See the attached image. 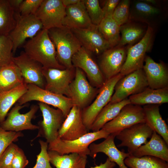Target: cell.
<instances>
[{"label": "cell", "instance_id": "cell-15", "mask_svg": "<svg viewBox=\"0 0 168 168\" xmlns=\"http://www.w3.org/2000/svg\"><path fill=\"white\" fill-rule=\"evenodd\" d=\"M65 12L61 0H43L35 15L41 22L43 29L48 30L63 26Z\"/></svg>", "mask_w": 168, "mask_h": 168}, {"label": "cell", "instance_id": "cell-37", "mask_svg": "<svg viewBox=\"0 0 168 168\" xmlns=\"http://www.w3.org/2000/svg\"><path fill=\"white\" fill-rule=\"evenodd\" d=\"M92 23L98 26L104 18L102 9L98 0H83Z\"/></svg>", "mask_w": 168, "mask_h": 168}, {"label": "cell", "instance_id": "cell-27", "mask_svg": "<svg viewBox=\"0 0 168 168\" xmlns=\"http://www.w3.org/2000/svg\"><path fill=\"white\" fill-rule=\"evenodd\" d=\"M50 163L56 168H85L87 156L76 153L61 155L57 152L48 150Z\"/></svg>", "mask_w": 168, "mask_h": 168}, {"label": "cell", "instance_id": "cell-45", "mask_svg": "<svg viewBox=\"0 0 168 168\" xmlns=\"http://www.w3.org/2000/svg\"><path fill=\"white\" fill-rule=\"evenodd\" d=\"M116 164L111 161L107 158L104 163H101L99 165H96L94 167H91L90 168H114Z\"/></svg>", "mask_w": 168, "mask_h": 168}, {"label": "cell", "instance_id": "cell-41", "mask_svg": "<svg viewBox=\"0 0 168 168\" xmlns=\"http://www.w3.org/2000/svg\"><path fill=\"white\" fill-rule=\"evenodd\" d=\"M43 0H23L18 12L22 15H35Z\"/></svg>", "mask_w": 168, "mask_h": 168}, {"label": "cell", "instance_id": "cell-5", "mask_svg": "<svg viewBox=\"0 0 168 168\" xmlns=\"http://www.w3.org/2000/svg\"><path fill=\"white\" fill-rule=\"evenodd\" d=\"M15 18V26L8 35L12 43L13 54L26 39L32 38L43 28L41 22L35 15H22L16 12Z\"/></svg>", "mask_w": 168, "mask_h": 168}, {"label": "cell", "instance_id": "cell-40", "mask_svg": "<svg viewBox=\"0 0 168 168\" xmlns=\"http://www.w3.org/2000/svg\"><path fill=\"white\" fill-rule=\"evenodd\" d=\"M40 153L37 156L36 163L32 168H53L51 165L48 153V143L46 141L40 140Z\"/></svg>", "mask_w": 168, "mask_h": 168}, {"label": "cell", "instance_id": "cell-2", "mask_svg": "<svg viewBox=\"0 0 168 168\" xmlns=\"http://www.w3.org/2000/svg\"><path fill=\"white\" fill-rule=\"evenodd\" d=\"M48 30L55 46L58 62L66 68H74L72 63V57L82 47L78 38L71 29L63 26Z\"/></svg>", "mask_w": 168, "mask_h": 168}, {"label": "cell", "instance_id": "cell-13", "mask_svg": "<svg viewBox=\"0 0 168 168\" xmlns=\"http://www.w3.org/2000/svg\"><path fill=\"white\" fill-rule=\"evenodd\" d=\"M88 81L84 72L75 68V76L69 86V98L74 105L83 109L88 106L97 92Z\"/></svg>", "mask_w": 168, "mask_h": 168}, {"label": "cell", "instance_id": "cell-10", "mask_svg": "<svg viewBox=\"0 0 168 168\" xmlns=\"http://www.w3.org/2000/svg\"><path fill=\"white\" fill-rule=\"evenodd\" d=\"M145 123L143 107L130 104L124 106L118 114L102 128L116 136L124 129L135 124Z\"/></svg>", "mask_w": 168, "mask_h": 168}, {"label": "cell", "instance_id": "cell-23", "mask_svg": "<svg viewBox=\"0 0 168 168\" xmlns=\"http://www.w3.org/2000/svg\"><path fill=\"white\" fill-rule=\"evenodd\" d=\"M63 26L70 29L90 27L93 25L88 15L83 0L66 7Z\"/></svg>", "mask_w": 168, "mask_h": 168}, {"label": "cell", "instance_id": "cell-47", "mask_svg": "<svg viewBox=\"0 0 168 168\" xmlns=\"http://www.w3.org/2000/svg\"><path fill=\"white\" fill-rule=\"evenodd\" d=\"M80 0H61L64 6L66 7L77 3Z\"/></svg>", "mask_w": 168, "mask_h": 168}, {"label": "cell", "instance_id": "cell-9", "mask_svg": "<svg viewBox=\"0 0 168 168\" xmlns=\"http://www.w3.org/2000/svg\"><path fill=\"white\" fill-rule=\"evenodd\" d=\"M43 116L39 122V132L36 137H42L49 144L58 138V131L65 118L61 110L55 109L46 104H38Z\"/></svg>", "mask_w": 168, "mask_h": 168}, {"label": "cell", "instance_id": "cell-22", "mask_svg": "<svg viewBox=\"0 0 168 168\" xmlns=\"http://www.w3.org/2000/svg\"><path fill=\"white\" fill-rule=\"evenodd\" d=\"M142 69L145 74L148 87L154 89L168 87V71L162 63L155 62L149 56H146Z\"/></svg>", "mask_w": 168, "mask_h": 168}, {"label": "cell", "instance_id": "cell-38", "mask_svg": "<svg viewBox=\"0 0 168 168\" xmlns=\"http://www.w3.org/2000/svg\"><path fill=\"white\" fill-rule=\"evenodd\" d=\"M130 4V1L128 0L120 1L113 13L112 18L119 26L129 20Z\"/></svg>", "mask_w": 168, "mask_h": 168}, {"label": "cell", "instance_id": "cell-35", "mask_svg": "<svg viewBox=\"0 0 168 168\" xmlns=\"http://www.w3.org/2000/svg\"><path fill=\"white\" fill-rule=\"evenodd\" d=\"M133 8L135 16H137L136 19L144 22H147V19L148 20L149 19L159 15L161 12L159 8L144 1L136 2L134 4Z\"/></svg>", "mask_w": 168, "mask_h": 168}, {"label": "cell", "instance_id": "cell-1", "mask_svg": "<svg viewBox=\"0 0 168 168\" xmlns=\"http://www.w3.org/2000/svg\"><path fill=\"white\" fill-rule=\"evenodd\" d=\"M24 52L43 67L60 69L66 68L58 61L55 46L47 30L42 29L24 45Z\"/></svg>", "mask_w": 168, "mask_h": 168}, {"label": "cell", "instance_id": "cell-25", "mask_svg": "<svg viewBox=\"0 0 168 168\" xmlns=\"http://www.w3.org/2000/svg\"><path fill=\"white\" fill-rule=\"evenodd\" d=\"M130 104L139 106L159 105L168 102V87L154 89L147 87L128 98Z\"/></svg>", "mask_w": 168, "mask_h": 168}, {"label": "cell", "instance_id": "cell-8", "mask_svg": "<svg viewBox=\"0 0 168 168\" xmlns=\"http://www.w3.org/2000/svg\"><path fill=\"white\" fill-rule=\"evenodd\" d=\"M153 34V29L149 26L140 40L127 49L126 60L120 72L122 75L142 69L145 54L151 46Z\"/></svg>", "mask_w": 168, "mask_h": 168}, {"label": "cell", "instance_id": "cell-31", "mask_svg": "<svg viewBox=\"0 0 168 168\" xmlns=\"http://www.w3.org/2000/svg\"><path fill=\"white\" fill-rule=\"evenodd\" d=\"M120 27L112 16L104 17L98 26L99 31L111 48L118 45L120 39Z\"/></svg>", "mask_w": 168, "mask_h": 168}, {"label": "cell", "instance_id": "cell-42", "mask_svg": "<svg viewBox=\"0 0 168 168\" xmlns=\"http://www.w3.org/2000/svg\"><path fill=\"white\" fill-rule=\"evenodd\" d=\"M18 147L13 142L9 145L0 157V168H11L12 159Z\"/></svg>", "mask_w": 168, "mask_h": 168}, {"label": "cell", "instance_id": "cell-36", "mask_svg": "<svg viewBox=\"0 0 168 168\" xmlns=\"http://www.w3.org/2000/svg\"><path fill=\"white\" fill-rule=\"evenodd\" d=\"M13 45L8 35H0V69L13 62Z\"/></svg>", "mask_w": 168, "mask_h": 168}, {"label": "cell", "instance_id": "cell-33", "mask_svg": "<svg viewBox=\"0 0 168 168\" xmlns=\"http://www.w3.org/2000/svg\"><path fill=\"white\" fill-rule=\"evenodd\" d=\"M124 162L130 168H168V162L150 156L137 157L130 155L125 159Z\"/></svg>", "mask_w": 168, "mask_h": 168}, {"label": "cell", "instance_id": "cell-16", "mask_svg": "<svg viewBox=\"0 0 168 168\" xmlns=\"http://www.w3.org/2000/svg\"><path fill=\"white\" fill-rule=\"evenodd\" d=\"M72 62L74 67L84 72L94 86L100 88L104 85L106 80L99 67L92 58L89 51L83 47L82 46L73 55Z\"/></svg>", "mask_w": 168, "mask_h": 168}, {"label": "cell", "instance_id": "cell-29", "mask_svg": "<svg viewBox=\"0 0 168 168\" xmlns=\"http://www.w3.org/2000/svg\"><path fill=\"white\" fill-rule=\"evenodd\" d=\"M23 82L20 69L13 62L0 69V93Z\"/></svg>", "mask_w": 168, "mask_h": 168}, {"label": "cell", "instance_id": "cell-43", "mask_svg": "<svg viewBox=\"0 0 168 168\" xmlns=\"http://www.w3.org/2000/svg\"><path fill=\"white\" fill-rule=\"evenodd\" d=\"M28 163L24 152L18 147L12 159L11 168H25Z\"/></svg>", "mask_w": 168, "mask_h": 168}, {"label": "cell", "instance_id": "cell-19", "mask_svg": "<svg viewBox=\"0 0 168 168\" xmlns=\"http://www.w3.org/2000/svg\"><path fill=\"white\" fill-rule=\"evenodd\" d=\"M82 111L78 107L72 106L58 130V139L73 140L88 133L83 123Z\"/></svg>", "mask_w": 168, "mask_h": 168}, {"label": "cell", "instance_id": "cell-3", "mask_svg": "<svg viewBox=\"0 0 168 168\" xmlns=\"http://www.w3.org/2000/svg\"><path fill=\"white\" fill-rule=\"evenodd\" d=\"M26 91L20 98L18 103L23 105L32 101H37L60 109L66 118L74 106L73 101L65 96L58 94L34 84H27Z\"/></svg>", "mask_w": 168, "mask_h": 168}, {"label": "cell", "instance_id": "cell-14", "mask_svg": "<svg viewBox=\"0 0 168 168\" xmlns=\"http://www.w3.org/2000/svg\"><path fill=\"white\" fill-rule=\"evenodd\" d=\"M153 132L145 123L135 124L124 129L116 136L121 142L117 147H127L128 152L132 155L139 147L147 142Z\"/></svg>", "mask_w": 168, "mask_h": 168}, {"label": "cell", "instance_id": "cell-18", "mask_svg": "<svg viewBox=\"0 0 168 168\" xmlns=\"http://www.w3.org/2000/svg\"><path fill=\"white\" fill-rule=\"evenodd\" d=\"M127 49L117 45L104 51L101 55L100 68L106 81L120 73L126 60Z\"/></svg>", "mask_w": 168, "mask_h": 168}, {"label": "cell", "instance_id": "cell-17", "mask_svg": "<svg viewBox=\"0 0 168 168\" xmlns=\"http://www.w3.org/2000/svg\"><path fill=\"white\" fill-rule=\"evenodd\" d=\"M13 62L18 68L24 82L44 89L45 84L42 73L43 66L39 62L29 57L24 51L14 57Z\"/></svg>", "mask_w": 168, "mask_h": 168}, {"label": "cell", "instance_id": "cell-30", "mask_svg": "<svg viewBox=\"0 0 168 168\" xmlns=\"http://www.w3.org/2000/svg\"><path fill=\"white\" fill-rule=\"evenodd\" d=\"M27 89V84L23 82L13 89L0 93V123L5 119L10 109Z\"/></svg>", "mask_w": 168, "mask_h": 168}, {"label": "cell", "instance_id": "cell-20", "mask_svg": "<svg viewBox=\"0 0 168 168\" xmlns=\"http://www.w3.org/2000/svg\"><path fill=\"white\" fill-rule=\"evenodd\" d=\"M81 43L82 46L88 51L98 54L111 48L99 31L98 26L84 29H71Z\"/></svg>", "mask_w": 168, "mask_h": 168}, {"label": "cell", "instance_id": "cell-6", "mask_svg": "<svg viewBox=\"0 0 168 168\" xmlns=\"http://www.w3.org/2000/svg\"><path fill=\"white\" fill-rule=\"evenodd\" d=\"M124 76L120 73L106 81L99 90L94 101L89 106L82 109L83 123L87 130L91 127L101 110L110 102L114 93L115 86Z\"/></svg>", "mask_w": 168, "mask_h": 168}, {"label": "cell", "instance_id": "cell-24", "mask_svg": "<svg viewBox=\"0 0 168 168\" xmlns=\"http://www.w3.org/2000/svg\"><path fill=\"white\" fill-rule=\"evenodd\" d=\"M168 145L160 135L153 131L150 140L139 147L132 155L137 157L152 156L168 162Z\"/></svg>", "mask_w": 168, "mask_h": 168}, {"label": "cell", "instance_id": "cell-28", "mask_svg": "<svg viewBox=\"0 0 168 168\" xmlns=\"http://www.w3.org/2000/svg\"><path fill=\"white\" fill-rule=\"evenodd\" d=\"M130 104V102L128 98L118 102L108 104L96 118L90 130L95 132L102 129L106 123L116 117L124 106Z\"/></svg>", "mask_w": 168, "mask_h": 168}, {"label": "cell", "instance_id": "cell-39", "mask_svg": "<svg viewBox=\"0 0 168 168\" xmlns=\"http://www.w3.org/2000/svg\"><path fill=\"white\" fill-rule=\"evenodd\" d=\"M23 136L21 132L6 131L0 126V157L10 144Z\"/></svg>", "mask_w": 168, "mask_h": 168}, {"label": "cell", "instance_id": "cell-34", "mask_svg": "<svg viewBox=\"0 0 168 168\" xmlns=\"http://www.w3.org/2000/svg\"><path fill=\"white\" fill-rule=\"evenodd\" d=\"M145 31L139 25L128 22L120 27L121 35L118 45L123 46L134 43L143 36Z\"/></svg>", "mask_w": 168, "mask_h": 168}, {"label": "cell", "instance_id": "cell-11", "mask_svg": "<svg viewBox=\"0 0 168 168\" xmlns=\"http://www.w3.org/2000/svg\"><path fill=\"white\" fill-rule=\"evenodd\" d=\"M74 68L60 69L43 67L42 73L45 82L44 89L69 97V86L75 76Z\"/></svg>", "mask_w": 168, "mask_h": 168}, {"label": "cell", "instance_id": "cell-21", "mask_svg": "<svg viewBox=\"0 0 168 168\" xmlns=\"http://www.w3.org/2000/svg\"><path fill=\"white\" fill-rule=\"evenodd\" d=\"M115 137V136L110 134L100 143H91L89 146V156L95 159L98 153H103L108 157L111 161L117 164L119 168H128L125 165L124 161L130 155L128 152L126 153L118 149L114 143Z\"/></svg>", "mask_w": 168, "mask_h": 168}, {"label": "cell", "instance_id": "cell-7", "mask_svg": "<svg viewBox=\"0 0 168 168\" xmlns=\"http://www.w3.org/2000/svg\"><path fill=\"white\" fill-rule=\"evenodd\" d=\"M148 87L143 69L134 71L124 76L118 81L109 103L120 102L128 96L140 92Z\"/></svg>", "mask_w": 168, "mask_h": 168}, {"label": "cell", "instance_id": "cell-32", "mask_svg": "<svg viewBox=\"0 0 168 168\" xmlns=\"http://www.w3.org/2000/svg\"><path fill=\"white\" fill-rule=\"evenodd\" d=\"M15 13L9 0H0V35H8L14 28Z\"/></svg>", "mask_w": 168, "mask_h": 168}, {"label": "cell", "instance_id": "cell-12", "mask_svg": "<svg viewBox=\"0 0 168 168\" xmlns=\"http://www.w3.org/2000/svg\"><path fill=\"white\" fill-rule=\"evenodd\" d=\"M26 106V105L16 104L7 114V118L0 123L1 127L6 131L16 132L38 129V126L31 123L32 119L35 117L39 108L38 105H33L28 112L25 114L20 113V110Z\"/></svg>", "mask_w": 168, "mask_h": 168}, {"label": "cell", "instance_id": "cell-44", "mask_svg": "<svg viewBox=\"0 0 168 168\" xmlns=\"http://www.w3.org/2000/svg\"><path fill=\"white\" fill-rule=\"evenodd\" d=\"M120 1L119 0L104 1L103 3V7L102 9L104 15V18L112 16L114 11Z\"/></svg>", "mask_w": 168, "mask_h": 168}, {"label": "cell", "instance_id": "cell-4", "mask_svg": "<svg viewBox=\"0 0 168 168\" xmlns=\"http://www.w3.org/2000/svg\"><path fill=\"white\" fill-rule=\"evenodd\" d=\"M110 134L102 128L96 132H88L77 139L65 140L57 138L48 144V150L57 152L63 155L76 153L84 155H89L90 145L95 141L106 138Z\"/></svg>", "mask_w": 168, "mask_h": 168}, {"label": "cell", "instance_id": "cell-26", "mask_svg": "<svg viewBox=\"0 0 168 168\" xmlns=\"http://www.w3.org/2000/svg\"><path fill=\"white\" fill-rule=\"evenodd\" d=\"M160 105H148L143 106L145 123L168 144V126L160 113Z\"/></svg>", "mask_w": 168, "mask_h": 168}, {"label": "cell", "instance_id": "cell-46", "mask_svg": "<svg viewBox=\"0 0 168 168\" xmlns=\"http://www.w3.org/2000/svg\"><path fill=\"white\" fill-rule=\"evenodd\" d=\"M23 1V0H9L11 6L15 12L18 11L19 7Z\"/></svg>", "mask_w": 168, "mask_h": 168}]
</instances>
